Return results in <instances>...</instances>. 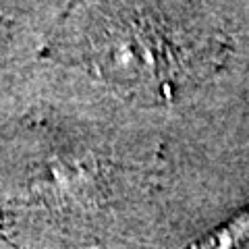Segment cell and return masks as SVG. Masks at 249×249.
I'll return each instance as SVG.
<instances>
[{
    "instance_id": "1",
    "label": "cell",
    "mask_w": 249,
    "mask_h": 249,
    "mask_svg": "<svg viewBox=\"0 0 249 249\" xmlns=\"http://www.w3.org/2000/svg\"><path fill=\"white\" fill-rule=\"evenodd\" d=\"M249 243V206L201 235L185 249H241Z\"/></svg>"
}]
</instances>
